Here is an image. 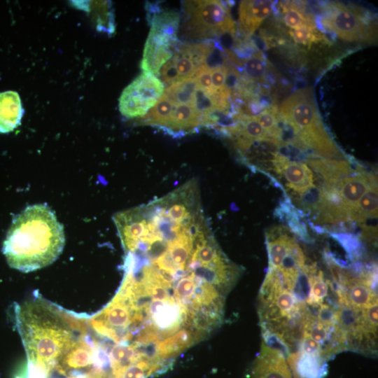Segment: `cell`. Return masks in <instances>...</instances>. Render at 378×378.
Returning <instances> with one entry per match:
<instances>
[{"mask_svg":"<svg viewBox=\"0 0 378 378\" xmlns=\"http://www.w3.org/2000/svg\"><path fill=\"white\" fill-rule=\"evenodd\" d=\"M246 77L252 81L262 83L265 79L267 64L261 52L253 54L244 62Z\"/></svg>","mask_w":378,"mask_h":378,"instance_id":"603a6c76","label":"cell"},{"mask_svg":"<svg viewBox=\"0 0 378 378\" xmlns=\"http://www.w3.org/2000/svg\"><path fill=\"white\" fill-rule=\"evenodd\" d=\"M99 342L82 333L59 358L54 370L66 377L88 374L95 370Z\"/></svg>","mask_w":378,"mask_h":378,"instance_id":"ba28073f","label":"cell"},{"mask_svg":"<svg viewBox=\"0 0 378 378\" xmlns=\"http://www.w3.org/2000/svg\"><path fill=\"white\" fill-rule=\"evenodd\" d=\"M251 378H293L286 356L264 342L253 365Z\"/></svg>","mask_w":378,"mask_h":378,"instance_id":"30bf717a","label":"cell"},{"mask_svg":"<svg viewBox=\"0 0 378 378\" xmlns=\"http://www.w3.org/2000/svg\"><path fill=\"white\" fill-rule=\"evenodd\" d=\"M316 31V28L301 27L290 31V34L295 42L309 45L315 40L321 38L320 34Z\"/></svg>","mask_w":378,"mask_h":378,"instance_id":"484cf974","label":"cell"},{"mask_svg":"<svg viewBox=\"0 0 378 378\" xmlns=\"http://www.w3.org/2000/svg\"><path fill=\"white\" fill-rule=\"evenodd\" d=\"M164 87L157 76L143 72L122 91L119 99L121 114L127 118H142L162 95Z\"/></svg>","mask_w":378,"mask_h":378,"instance_id":"52a82bcc","label":"cell"},{"mask_svg":"<svg viewBox=\"0 0 378 378\" xmlns=\"http://www.w3.org/2000/svg\"><path fill=\"white\" fill-rule=\"evenodd\" d=\"M193 77L196 80L197 87L198 88L202 90L210 96L214 97L211 67L207 63L203 64Z\"/></svg>","mask_w":378,"mask_h":378,"instance_id":"d4e9b609","label":"cell"},{"mask_svg":"<svg viewBox=\"0 0 378 378\" xmlns=\"http://www.w3.org/2000/svg\"><path fill=\"white\" fill-rule=\"evenodd\" d=\"M323 24L341 39L347 41H365L370 38L371 31L366 21L355 9L342 4L330 8Z\"/></svg>","mask_w":378,"mask_h":378,"instance_id":"9c48e42d","label":"cell"},{"mask_svg":"<svg viewBox=\"0 0 378 378\" xmlns=\"http://www.w3.org/2000/svg\"><path fill=\"white\" fill-rule=\"evenodd\" d=\"M272 162L275 172L284 176L288 186L296 192L302 195L314 186V174L306 164L281 154H276Z\"/></svg>","mask_w":378,"mask_h":378,"instance_id":"8fae6325","label":"cell"},{"mask_svg":"<svg viewBox=\"0 0 378 378\" xmlns=\"http://www.w3.org/2000/svg\"><path fill=\"white\" fill-rule=\"evenodd\" d=\"M88 12L98 30L108 33L114 31V17L109 1H90L88 4Z\"/></svg>","mask_w":378,"mask_h":378,"instance_id":"44dd1931","label":"cell"},{"mask_svg":"<svg viewBox=\"0 0 378 378\" xmlns=\"http://www.w3.org/2000/svg\"><path fill=\"white\" fill-rule=\"evenodd\" d=\"M215 46L211 42L178 44L172 57L162 66L159 76L167 86L192 78L199 69L207 62Z\"/></svg>","mask_w":378,"mask_h":378,"instance_id":"8992f818","label":"cell"},{"mask_svg":"<svg viewBox=\"0 0 378 378\" xmlns=\"http://www.w3.org/2000/svg\"><path fill=\"white\" fill-rule=\"evenodd\" d=\"M286 1L283 6V20L286 26L291 29H299L301 27L316 28L315 23L312 18L302 13L293 1Z\"/></svg>","mask_w":378,"mask_h":378,"instance_id":"7402d4cb","label":"cell"},{"mask_svg":"<svg viewBox=\"0 0 378 378\" xmlns=\"http://www.w3.org/2000/svg\"><path fill=\"white\" fill-rule=\"evenodd\" d=\"M23 114L20 97L15 91L0 93V133L14 130L20 124Z\"/></svg>","mask_w":378,"mask_h":378,"instance_id":"9a60e30c","label":"cell"},{"mask_svg":"<svg viewBox=\"0 0 378 378\" xmlns=\"http://www.w3.org/2000/svg\"><path fill=\"white\" fill-rule=\"evenodd\" d=\"M308 164L323 179V186L335 188L342 177L351 173V165L346 160L310 158Z\"/></svg>","mask_w":378,"mask_h":378,"instance_id":"2e32d148","label":"cell"},{"mask_svg":"<svg viewBox=\"0 0 378 378\" xmlns=\"http://www.w3.org/2000/svg\"><path fill=\"white\" fill-rule=\"evenodd\" d=\"M183 13L181 37L184 39L212 41L214 37L235 33V22L225 1H185Z\"/></svg>","mask_w":378,"mask_h":378,"instance_id":"5b68a950","label":"cell"},{"mask_svg":"<svg viewBox=\"0 0 378 378\" xmlns=\"http://www.w3.org/2000/svg\"><path fill=\"white\" fill-rule=\"evenodd\" d=\"M202 114L190 104H176L169 124L162 130L173 137L195 132L200 127Z\"/></svg>","mask_w":378,"mask_h":378,"instance_id":"5bb4252c","label":"cell"},{"mask_svg":"<svg viewBox=\"0 0 378 378\" xmlns=\"http://www.w3.org/2000/svg\"><path fill=\"white\" fill-rule=\"evenodd\" d=\"M377 185L374 176L360 169L355 175L342 177L335 186L349 214L356 209L359 200L368 190Z\"/></svg>","mask_w":378,"mask_h":378,"instance_id":"7c38bea8","label":"cell"},{"mask_svg":"<svg viewBox=\"0 0 378 378\" xmlns=\"http://www.w3.org/2000/svg\"><path fill=\"white\" fill-rule=\"evenodd\" d=\"M197 82L194 77L174 83L166 88L163 94L176 104L194 106Z\"/></svg>","mask_w":378,"mask_h":378,"instance_id":"d6986e66","label":"cell"},{"mask_svg":"<svg viewBox=\"0 0 378 378\" xmlns=\"http://www.w3.org/2000/svg\"><path fill=\"white\" fill-rule=\"evenodd\" d=\"M279 118L316 154L325 158L344 157L325 127L312 88L299 89L285 99L280 106Z\"/></svg>","mask_w":378,"mask_h":378,"instance_id":"3957f363","label":"cell"},{"mask_svg":"<svg viewBox=\"0 0 378 378\" xmlns=\"http://www.w3.org/2000/svg\"><path fill=\"white\" fill-rule=\"evenodd\" d=\"M292 237L281 230H269L266 233V244L268 251V270L278 269L287 254Z\"/></svg>","mask_w":378,"mask_h":378,"instance_id":"e0dca14e","label":"cell"},{"mask_svg":"<svg viewBox=\"0 0 378 378\" xmlns=\"http://www.w3.org/2000/svg\"><path fill=\"white\" fill-rule=\"evenodd\" d=\"M64 243V228L55 212L39 204L27 206L14 218L2 251L10 267L29 272L55 262Z\"/></svg>","mask_w":378,"mask_h":378,"instance_id":"7a4b0ae2","label":"cell"},{"mask_svg":"<svg viewBox=\"0 0 378 378\" xmlns=\"http://www.w3.org/2000/svg\"><path fill=\"white\" fill-rule=\"evenodd\" d=\"M336 307L329 304H321L318 309L316 319L322 323L332 326L336 323Z\"/></svg>","mask_w":378,"mask_h":378,"instance_id":"4316f807","label":"cell"},{"mask_svg":"<svg viewBox=\"0 0 378 378\" xmlns=\"http://www.w3.org/2000/svg\"><path fill=\"white\" fill-rule=\"evenodd\" d=\"M66 378H99L94 372H90L85 374H80L77 376H70Z\"/></svg>","mask_w":378,"mask_h":378,"instance_id":"83f0119b","label":"cell"},{"mask_svg":"<svg viewBox=\"0 0 378 378\" xmlns=\"http://www.w3.org/2000/svg\"><path fill=\"white\" fill-rule=\"evenodd\" d=\"M377 216V187L371 186L359 200L356 207L349 214V218L358 223H365L369 218Z\"/></svg>","mask_w":378,"mask_h":378,"instance_id":"ffe728a7","label":"cell"},{"mask_svg":"<svg viewBox=\"0 0 378 378\" xmlns=\"http://www.w3.org/2000/svg\"><path fill=\"white\" fill-rule=\"evenodd\" d=\"M274 1L246 0L239 6V29L246 36L253 34L272 11Z\"/></svg>","mask_w":378,"mask_h":378,"instance_id":"4fadbf2b","label":"cell"},{"mask_svg":"<svg viewBox=\"0 0 378 378\" xmlns=\"http://www.w3.org/2000/svg\"><path fill=\"white\" fill-rule=\"evenodd\" d=\"M88 320L38 297L18 305L15 321L27 365L51 377L60 356L78 337L76 335L88 332Z\"/></svg>","mask_w":378,"mask_h":378,"instance_id":"6da1fadb","label":"cell"},{"mask_svg":"<svg viewBox=\"0 0 378 378\" xmlns=\"http://www.w3.org/2000/svg\"><path fill=\"white\" fill-rule=\"evenodd\" d=\"M175 104L164 94L157 103L142 118L138 119V124L150 125L164 129L171 120Z\"/></svg>","mask_w":378,"mask_h":378,"instance_id":"ac0fdd59","label":"cell"},{"mask_svg":"<svg viewBox=\"0 0 378 378\" xmlns=\"http://www.w3.org/2000/svg\"><path fill=\"white\" fill-rule=\"evenodd\" d=\"M148 15L150 24L141 69L143 72L159 76L162 66L172 57L178 46L180 15L172 10H162L156 4H149Z\"/></svg>","mask_w":378,"mask_h":378,"instance_id":"277c9868","label":"cell"},{"mask_svg":"<svg viewBox=\"0 0 378 378\" xmlns=\"http://www.w3.org/2000/svg\"><path fill=\"white\" fill-rule=\"evenodd\" d=\"M332 237L343 246L352 258H358L361 253L358 239L351 234L335 233Z\"/></svg>","mask_w":378,"mask_h":378,"instance_id":"cb8c5ba5","label":"cell"}]
</instances>
